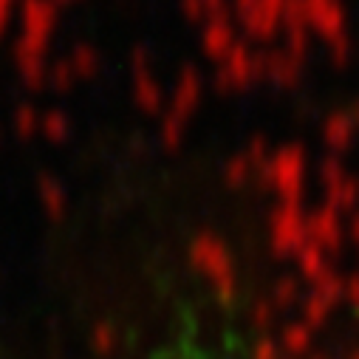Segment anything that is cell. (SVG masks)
<instances>
[{
	"label": "cell",
	"instance_id": "obj_1",
	"mask_svg": "<svg viewBox=\"0 0 359 359\" xmlns=\"http://www.w3.org/2000/svg\"><path fill=\"white\" fill-rule=\"evenodd\" d=\"M147 359H246V348L226 320L182 306Z\"/></svg>",
	"mask_w": 359,
	"mask_h": 359
}]
</instances>
